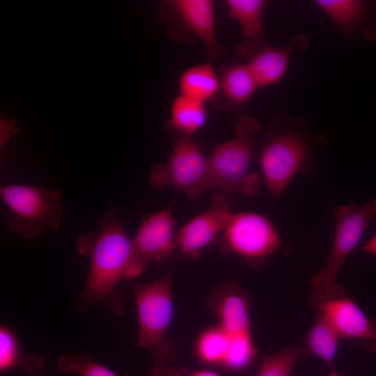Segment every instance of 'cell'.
<instances>
[{"instance_id": "obj_1", "label": "cell", "mask_w": 376, "mask_h": 376, "mask_svg": "<svg viewBox=\"0 0 376 376\" xmlns=\"http://www.w3.org/2000/svg\"><path fill=\"white\" fill-rule=\"evenodd\" d=\"M97 233L80 237V253L90 257V266L84 287L76 304V310L86 312L95 304L105 306L113 314L125 313L117 285L125 279L132 255L130 239L118 215L110 205L100 219Z\"/></svg>"}, {"instance_id": "obj_2", "label": "cell", "mask_w": 376, "mask_h": 376, "mask_svg": "<svg viewBox=\"0 0 376 376\" xmlns=\"http://www.w3.org/2000/svg\"><path fill=\"white\" fill-rule=\"evenodd\" d=\"M261 128L254 118H238L235 136L214 146L208 157L209 189H219L227 194L239 192L250 198L259 194L260 178L250 168L254 141Z\"/></svg>"}, {"instance_id": "obj_3", "label": "cell", "mask_w": 376, "mask_h": 376, "mask_svg": "<svg viewBox=\"0 0 376 376\" xmlns=\"http://www.w3.org/2000/svg\"><path fill=\"white\" fill-rule=\"evenodd\" d=\"M139 322L136 343L152 354L154 365L169 363L175 350L166 338L173 315L171 272L152 281L134 285Z\"/></svg>"}, {"instance_id": "obj_4", "label": "cell", "mask_w": 376, "mask_h": 376, "mask_svg": "<svg viewBox=\"0 0 376 376\" xmlns=\"http://www.w3.org/2000/svg\"><path fill=\"white\" fill-rule=\"evenodd\" d=\"M286 120H274L259 153L263 177L274 199L281 196L297 172L306 169L311 155L303 129L292 126V119Z\"/></svg>"}, {"instance_id": "obj_5", "label": "cell", "mask_w": 376, "mask_h": 376, "mask_svg": "<svg viewBox=\"0 0 376 376\" xmlns=\"http://www.w3.org/2000/svg\"><path fill=\"white\" fill-rule=\"evenodd\" d=\"M376 216V199L363 205L354 203L334 210L336 229L332 247L324 266L311 279L309 302L318 308L340 286L336 279L345 262L356 247L372 219Z\"/></svg>"}, {"instance_id": "obj_6", "label": "cell", "mask_w": 376, "mask_h": 376, "mask_svg": "<svg viewBox=\"0 0 376 376\" xmlns=\"http://www.w3.org/2000/svg\"><path fill=\"white\" fill-rule=\"evenodd\" d=\"M0 195L13 212L10 230L23 238L36 239L62 223L61 193L58 189L15 184L2 186Z\"/></svg>"}, {"instance_id": "obj_7", "label": "cell", "mask_w": 376, "mask_h": 376, "mask_svg": "<svg viewBox=\"0 0 376 376\" xmlns=\"http://www.w3.org/2000/svg\"><path fill=\"white\" fill-rule=\"evenodd\" d=\"M169 159L155 165L149 180L155 188L172 185L189 198H198L209 189V162L199 145L191 136L173 133Z\"/></svg>"}, {"instance_id": "obj_8", "label": "cell", "mask_w": 376, "mask_h": 376, "mask_svg": "<svg viewBox=\"0 0 376 376\" xmlns=\"http://www.w3.org/2000/svg\"><path fill=\"white\" fill-rule=\"evenodd\" d=\"M160 17L171 38L182 42L199 39L210 59L222 52L215 31L211 0H170L161 3Z\"/></svg>"}, {"instance_id": "obj_9", "label": "cell", "mask_w": 376, "mask_h": 376, "mask_svg": "<svg viewBox=\"0 0 376 376\" xmlns=\"http://www.w3.org/2000/svg\"><path fill=\"white\" fill-rule=\"evenodd\" d=\"M221 245L225 251L241 256L251 266L265 265L282 244L278 232L265 217L244 212L233 214L224 231Z\"/></svg>"}, {"instance_id": "obj_10", "label": "cell", "mask_w": 376, "mask_h": 376, "mask_svg": "<svg viewBox=\"0 0 376 376\" xmlns=\"http://www.w3.org/2000/svg\"><path fill=\"white\" fill-rule=\"evenodd\" d=\"M175 226L169 208L151 214L142 223L132 240L131 260L125 279L139 276L152 263L160 266L169 263L177 249Z\"/></svg>"}, {"instance_id": "obj_11", "label": "cell", "mask_w": 376, "mask_h": 376, "mask_svg": "<svg viewBox=\"0 0 376 376\" xmlns=\"http://www.w3.org/2000/svg\"><path fill=\"white\" fill-rule=\"evenodd\" d=\"M230 208L228 194L217 191L212 194L210 206L176 233L177 249L185 257L198 259L201 251L226 228L233 214Z\"/></svg>"}, {"instance_id": "obj_12", "label": "cell", "mask_w": 376, "mask_h": 376, "mask_svg": "<svg viewBox=\"0 0 376 376\" xmlns=\"http://www.w3.org/2000/svg\"><path fill=\"white\" fill-rule=\"evenodd\" d=\"M340 338L354 340L368 352H376V321L370 320L341 286L318 308Z\"/></svg>"}, {"instance_id": "obj_13", "label": "cell", "mask_w": 376, "mask_h": 376, "mask_svg": "<svg viewBox=\"0 0 376 376\" xmlns=\"http://www.w3.org/2000/svg\"><path fill=\"white\" fill-rule=\"evenodd\" d=\"M210 305L219 327L231 338L251 336L250 296L238 283L231 281L217 287L210 297Z\"/></svg>"}, {"instance_id": "obj_14", "label": "cell", "mask_w": 376, "mask_h": 376, "mask_svg": "<svg viewBox=\"0 0 376 376\" xmlns=\"http://www.w3.org/2000/svg\"><path fill=\"white\" fill-rule=\"evenodd\" d=\"M306 37L299 36L285 47H266L254 54L246 63L259 87L274 84L285 73L291 52L296 47H305Z\"/></svg>"}, {"instance_id": "obj_15", "label": "cell", "mask_w": 376, "mask_h": 376, "mask_svg": "<svg viewBox=\"0 0 376 376\" xmlns=\"http://www.w3.org/2000/svg\"><path fill=\"white\" fill-rule=\"evenodd\" d=\"M219 81L220 88L217 95H221L228 105L233 107L244 105L258 88L246 64L226 65L221 70Z\"/></svg>"}, {"instance_id": "obj_16", "label": "cell", "mask_w": 376, "mask_h": 376, "mask_svg": "<svg viewBox=\"0 0 376 376\" xmlns=\"http://www.w3.org/2000/svg\"><path fill=\"white\" fill-rule=\"evenodd\" d=\"M179 95L205 102L214 99L220 88L219 77L210 61L187 68L179 81Z\"/></svg>"}, {"instance_id": "obj_17", "label": "cell", "mask_w": 376, "mask_h": 376, "mask_svg": "<svg viewBox=\"0 0 376 376\" xmlns=\"http://www.w3.org/2000/svg\"><path fill=\"white\" fill-rule=\"evenodd\" d=\"M207 120L205 102L179 95L171 107V118L166 127L173 133L191 136L203 127Z\"/></svg>"}, {"instance_id": "obj_18", "label": "cell", "mask_w": 376, "mask_h": 376, "mask_svg": "<svg viewBox=\"0 0 376 376\" xmlns=\"http://www.w3.org/2000/svg\"><path fill=\"white\" fill-rule=\"evenodd\" d=\"M268 3L264 0L226 1L229 15L237 21L243 36L258 44L265 39L262 19Z\"/></svg>"}, {"instance_id": "obj_19", "label": "cell", "mask_w": 376, "mask_h": 376, "mask_svg": "<svg viewBox=\"0 0 376 376\" xmlns=\"http://www.w3.org/2000/svg\"><path fill=\"white\" fill-rule=\"evenodd\" d=\"M315 3L336 25L347 32L358 28L367 13V4L361 1L318 0Z\"/></svg>"}, {"instance_id": "obj_20", "label": "cell", "mask_w": 376, "mask_h": 376, "mask_svg": "<svg viewBox=\"0 0 376 376\" xmlns=\"http://www.w3.org/2000/svg\"><path fill=\"white\" fill-rule=\"evenodd\" d=\"M340 338L332 326L318 312L306 345L311 354L316 355L328 365H331L338 351Z\"/></svg>"}, {"instance_id": "obj_21", "label": "cell", "mask_w": 376, "mask_h": 376, "mask_svg": "<svg viewBox=\"0 0 376 376\" xmlns=\"http://www.w3.org/2000/svg\"><path fill=\"white\" fill-rule=\"evenodd\" d=\"M231 337L221 327L205 330L197 339L196 352L204 363L221 366L229 350Z\"/></svg>"}, {"instance_id": "obj_22", "label": "cell", "mask_w": 376, "mask_h": 376, "mask_svg": "<svg viewBox=\"0 0 376 376\" xmlns=\"http://www.w3.org/2000/svg\"><path fill=\"white\" fill-rule=\"evenodd\" d=\"M311 354L306 345L287 347L263 357L257 376H290L295 364Z\"/></svg>"}, {"instance_id": "obj_23", "label": "cell", "mask_w": 376, "mask_h": 376, "mask_svg": "<svg viewBox=\"0 0 376 376\" xmlns=\"http://www.w3.org/2000/svg\"><path fill=\"white\" fill-rule=\"evenodd\" d=\"M58 370L63 374L78 376H118L109 368L94 361L86 352L67 353L56 363Z\"/></svg>"}, {"instance_id": "obj_24", "label": "cell", "mask_w": 376, "mask_h": 376, "mask_svg": "<svg viewBox=\"0 0 376 376\" xmlns=\"http://www.w3.org/2000/svg\"><path fill=\"white\" fill-rule=\"evenodd\" d=\"M20 345L15 333L10 328L1 325L0 328V370L4 373L13 368L18 362Z\"/></svg>"}, {"instance_id": "obj_25", "label": "cell", "mask_w": 376, "mask_h": 376, "mask_svg": "<svg viewBox=\"0 0 376 376\" xmlns=\"http://www.w3.org/2000/svg\"><path fill=\"white\" fill-rule=\"evenodd\" d=\"M17 366L27 376H47L45 360L38 354L22 356Z\"/></svg>"}, {"instance_id": "obj_26", "label": "cell", "mask_w": 376, "mask_h": 376, "mask_svg": "<svg viewBox=\"0 0 376 376\" xmlns=\"http://www.w3.org/2000/svg\"><path fill=\"white\" fill-rule=\"evenodd\" d=\"M186 371L182 368L171 367L169 365H154L150 376H187Z\"/></svg>"}, {"instance_id": "obj_27", "label": "cell", "mask_w": 376, "mask_h": 376, "mask_svg": "<svg viewBox=\"0 0 376 376\" xmlns=\"http://www.w3.org/2000/svg\"><path fill=\"white\" fill-rule=\"evenodd\" d=\"M362 251L376 255V234L362 247Z\"/></svg>"}, {"instance_id": "obj_28", "label": "cell", "mask_w": 376, "mask_h": 376, "mask_svg": "<svg viewBox=\"0 0 376 376\" xmlns=\"http://www.w3.org/2000/svg\"><path fill=\"white\" fill-rule=\"evenodd\" d=\"M187 376H221V375L211 370H197V371L193 372L191 374H188Z\"/></svg>"}, {"instance_id": "obj_29", "label": "cell", "mask_w": 376, "mask_h": 376, "mask_svg": "<svg viewBox=\"0 0 376 376\" xmlns=\"http://www.w3.org/2000/svg\"><path fill=\"white\" fill-rule=\"evenodd\" d=\"M329 376H341L336 372H333Z\"/></svg>"}]
</instances>
